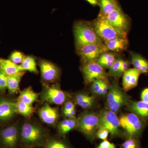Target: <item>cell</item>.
Returning <instances> with one entry per match:
<instances>
[{
    "instance_id": "cell-6",
    "label": "cell",
    "mask_w": 148,
    "mask_h": 148,
    "mask_svg": "<svg viewBox=\"0 0 148 148\" xmlns=\"http://www.w3.org/2000/svg\"><path fill=\"white\" fill-rule=\"evenodd\" d=\"M120 125L127 138H136L141 134L143 128L142 121L137 115L130 113L123 115L119 119Z\"/></svg>"
},
{
    "instance_id": "cell-37",
    "label": "cell",
    "mask_w": 148,
    "mask_h": 148,
    "mask_svg": "<svg viewBox=\"0 0 148 148\" xmlns=\"http://www.w3.org/2000/svg\"><path fill=\"white\" fill-rule=\"evenodd\" d=\"M97 148H116V146L111 143L107 140H103L101 142Z\"/></svg>"
},
{
    "instance_id": "cell-19",
    "label": "cell",
    "mask_w": 148,
    "mask_h": 148,
    "mask_svg": "<svg viewBox=\"0 0 148 148\" xmlns=\"http://www.w3.org/2000/svg\"><path fill=\"white\" fill-rule=\"evenodd\" d=\"M0 69L8 76L12 75L25 71L20 65L14 64L9 59L1 58Z\"/></svg>"
},
{
    "instance_id": "cell-16",
    "label": "cell",
    "mask_w": 148,
    "mask_h": 148,
    "mask_svg": "<svg viewBox=\"0 0 148 148\" xmlns=\"http://www.w3.org/2000/svg\"><path fill=\"white\" fill-rule=\"evenodd\" d=\"M140 73L137 69H128L123 75L122 85L125 92L129 91L138 85Z\"/></svg>"
},
{
    "instance_id": "cell-3",
    "label": "cell",
    "mask_w": 148,
    "mask_h": 148,
    "mask_svg": "<svg viewBox=\"0 0 148 148\" xmlns=\"http://www.w3.org/2000/svg\"><path fill=\"white\" fill-rule=\"evenodd\" d=\"M77 120V128L90 140H94L100 124V116L95 113L84 112Z\"/></svg>"
},
{
    "instance_id": "cell-32",
    "label": "cell",
    "mask_w": 148,
    "mask_h": 148,
    "mask_svg": "<svg viewBox=\"0 0 148 148\" xmlns=\"http://www.w3.org/2000/svg\"><path fill=\"white\" fill-rule=\"evenodd\" d=\"M8 75L0 69V92L3 93L7 89Z\"/></svg>"
},
{
    "instance_id": "cell-1",
    "label": "cell",
    "mask_w": 148,
    "mask_h": 148,
    "mask_svg": "<svg viewBox=\"0 0 148 148\" xmlns=\"http://www.w3.org/2000/svg\"><path fill=\"white\" fill-rule=\"evenodd\" d=\"M74 34L76 47L87 44H104L96 34L91 22H76L74 26Z\"/></svg>"
},
{
    "instance_id": "cell-17",
    "label": "cell",
    "mask_w": 148,
    "mask_h": 148,
    "mask_svg": "<svg viewBox=\"0 0 148 148\" xmlns=\"http://www.w3.org/2000/svg\"><path fill=\"white\" fill-rule=\"evenodd\" d=\"M103 42L108 51L116 53L125 50L129 45L127 37H117Z\"/></svg>"
},
{
    "instance_id": "cell-25",
    "label": "cell",
    "mask_w": 148,
    "mask_h": 148,
    "mask_svg": "<svg viewBox=\"0 0 148 148\" xmlns=\"http://www.w3.org/2000/svg\"><path fill=\"white\" fill-rule=\"evenodd\" d=\"M39 94L35 92L31 87H28L20 92L18 99L24 103L33 105L38 99Z\"/></svg>"
},
{
    "instance_id": "cell-15",
    "label": "cell",
    "mask_w": 148,
    "mask_h": 148,
    "mask_svg": "<svg viewBox=\"0 0 148 148\" xmlns=\"http://www.w3.org/2000/svg\"><path fill=\"white\" fill-rule=\"evenodd\" d=\"M16 114V102L8 98H0V121H8Z\"/></svg>"
},
{
    "instance_id": "cell-13",
    "label": "cell",
    "mask_w": 148,
    "mask_h": 148,
    "mask_svg": "<svg viewBox=\"0 0 148 148\" xmlns=\"http://www.w3.org/2000/svg\"><path fill=\"white\" fill-rule=\"evenodd\" d=\"M39 67L42 79L47 82H53L60 76V72L57 66L49 61L42 60L40 61Z\"/></svg>"
},
{
    "instance_id": "cell-24",
    "label": "cell",
    "mask_w": 148,
    "mask_h": 148,
    "mask_svg": "<svg viewBox=\"0 0 148 148\" xmlns=\"http://www.w3.org/2000/svg\"><path fill=\"white\" fill-rule=\"evenodd\" d=\"M77 120L76 118L66 119L59 123L58 132L61 136H66L69 132L77 128Z\"/></svg>"
},
{
    "instance_id": "cell-41",
    "label": "cell",
    "mask_w": 148,
    "mask_h": 148,
    "mask_svg": "<svg viewBox=\"0 0 148 148\" xmlns=\"http://www.w3.org/2000/svg\"><path fill=\"white\" fill-rule=\"evenodd\" d=\"M85 1L92 6H99L98 0H85Z\"/></svg>"
},
{
    "instance_id": "cell-36",
    "label": "cell",
    "mask_w": 148,
    "mask_h": 148,
    "mask_svg": "<svg viewBox=\"0 0 148 148\" xmlns=\"http://www.w3.org/2000/svg\"><path fill=\"white\" fill-rule=\"evenodd\" d=\"M89 96V95L85 93H78L76 95L75 98L76 103L78 106H79L82 102L84 101Z\"/></svg>"
},
{
    "instance_id": "cell-30",
    "label": "cell",
    "mask_w": 148,
    "mask_h": 148,
    "mask_svg": "<svg viewBox=\"0 0 148 148\" xmlns=\"http://www.w3.org/2000/svg\"><path fill=\"white\" fill-rule=\"evenodd\" d=\"M25 56L21 52L14 51L12 53L9 57V60L15 64H21L24 60Z\"/></svg>"
},
{
    "instance_id": "cell-4",
    "label": "cell",
    "mask_w": 148,
    "mask_h": 148,
    "mask_svg": "<svg viewBox=\"0 0 148 148\" xmlns=\"http://www.w3.org/2000/svg\"><path fill=\"white\" fill-rule=\"evenodd\" d=\"M129 97L116 81L110 86L107 95V105L109 110L116 114L129 103Z\"/></svg>"
},
{
    "instance_id": "cell-11",
    "label": "cell",
    "mask_w": 148,
    "mask_h": 148,
    "mask_svg": "<svg viewBox=\"0 0 148 148\" xmlns=\"http://www.w3.org/2000/svg\"><path fill=\"white\" fill-rule=\"evenodd\" d=\"M104 17L117 30L126 34L128 33L130 26V18L123 12L120 5Z\"/></svg>"
},
{
    "instance_id": "cell-35",
    "label": "cell",
    "mask_w": 148,
    "mask_h": 148,
    "mask_svg": "<svg viewBox=\"0 0 148 148\" xmlns=\"http://www.w3.org/2000/svg\"><path fill=\"white\" fill-rule=\"evenodd\" d=\"M103 82L104 81L101 80H97L92 83L91 88L93 93L98 95V92L103 84Z\"/></svg>"
},
{
    "instance_id": "cell-38",
    "label": "cell",
    "mask_w": 148,
    "mask_h": 148,
    "mask_svg": "<svg viewBox=\"0 0 148 148\" xmlns=\"http://www.w3.org/2000/svg\"><path fill=\"white\" fill-rule=\"evenodd\" d=\"M130 65L129 62L127 61H124L123 60L122 62L121 66L119 70V76L120 77L122 75H123L125 72L128 69Z\"/></svg>"
},
{
    "instance_id": "cell-31",
    "label": "cell",
    "mask_w": 148,
    "mask_h": 148,
    "mask_svg": "<svg viewBox=\"0 0 148 148\" xmlns=\"http://www.w3.org/2000/svg\"><path fill=\"white\" fill-rule=\"evenodd\" d=\"M122 148H140L139 143L136 138H129L121 145Z\"/></svg>"
},
{
    "instance_id": "cell-28",
    "label": "cell",
    "mask_w": 148,
    "mask_h": 148,
    "mask_svg": "<svg viewBox=\"0 0 148 148\" xmlns=\"http://www.w3.org/2000/svg\"><path fill=\"white\" fill-rule=\"evenodd\" d=\"M123 59L118 58L114 62L112 66H111L109 70L108 75L116 79L119 78V70Z\"/></svg>"
},
{
    "instance_id": "cell-8",
    "label": "cell",
    "mask_w": 148,
    "mask_h": 148,
    "mask_svg": "<svg viewBox=\"0 0 148 148\" xmlns=\"http://www.w3.org/2000/svg\"><path fill=\"white\" fill-rule=\"evenodd\" d=\"M68 96L57 85L49 86L43 85V89L40 94L41 101L49 104L61 105L67 101Z\"/></svg>"
},
{
    "instance_id": "cell-18",
    "label": "cell",
    "mask_w": 148,
    "mask_h": 148,
    "mask_svg": "<svg viewBox=\"0 0 148 148\" xmlns=\"http://www.w3.org/2000/svg\"><path fill=\"white\" fill-rule=\"evenodd\" d=\"M127 109L140 118L148 119V103L142 101L131 102L128 104Z\"/></svg>"
},
{
    "instance_id": "cell-10",
    "label": "cell",
    "mask_w": 148,
    "mask_h": 148,
    "mask_svg": "<svg viewBox=\"0 0 148 148\" xmlns=\"http://www.w3.org/2000/svg\"><path fill=\"white\" fill-rule=\"evenodd\" d=\"M99 116V127H103L108 130L111 138L119 137L121 135L119 119L116 114L108 110L103 111Z\"/></svg>"
},
{
    "instance_id": "cell-29",
    "label": "cell",
    "mask_w": 148,
    "mask_h": 148,
    "mask_svg": "<svg viewBox=\"0 0 148 148\" xmlns=\"http://www.w3.org/2000/svg\"><path fill=\"white\" fill-rule=\"evenodd\" d=\"M44 148H71L69 145L60 140H51L46 143Z\"/></svg>"
},
{
    "instance_id": "cell-2",
    "label": "cell",
    "mask_w": 148,
    "mask_h": 148,
    "mask_svg": "<svg viewBox=\"0 0 148 148\" xmlns=\"http://www.w3.org/2000/svg\"><path fill=\"white\" fill-rule=\"evenodd\" d=\"M22 143L27 146H35L42 144L46 138L44 130L36 125L25 123L20 130Z\"/></svg>"
},
{
    "instance_id": "cell-33",
    "label": "cell",
    "mask_w": 148,
    "mask_h": 148,
    "mask_svg": "<svg viewBox=\"0 0 148 148\" xmlns=\"http://www.w3.org/2000/svg\"><path fill=\"white\" fill-rule=\"evenodd\" d=\"M110 134L108 130L103 128V127H99L96 133V136L98 139L101 140H106L108 137L109 134Z\"/></svg>"
},
{
    "instance_id": "cell-7",
    "label": "cell",
    "mask_w": 148,
    "mask_h": 148,
    "mask_svg": "<svg viewBox=\"0 0 148 148\" xmlns=\"http://www.w3.org/2000/svg\"><path fill=\"white\" fill-rule=\"evenodd\" d=\"M81 70L85 82L87 84L97 80L109 82L108 74L97 61L83 64Z\"/></svg>"
},
{
    "instance_id": "cell-12",
    "label": "cell",
    "mask_w": 148,
    "mask_h": 148,
    "mask_svg": "<svg viewBox=\"0 0 148 148\" xmlns=\"http://www.w3.org/2000/svg\"><path fill=\"white\" fill-rule=\"evenodd\" d=\"M20 136L19 126L16 123L0 130V142L5 148H16Z\"/></svg>"
},
{
    "instance_id": "cell-42",
    "label": "cell",
    "mask_w": 148,
    "mask_h": 148,
    "mask_svg": "<svg viewBox=\"0 0 148 148\" xmlns=\"http://www.w3.org/2000/svg\"><path fill=\"white\" fill-rule=\"evenodd\" d=\"M63 112L64 115L65 117H66V119L75 118H74L72 116L70 111H65V112Z\"/></svg>"
},
{
    "instance_id": "cell-40",
    "label": "cell",
    "mask_w": 148,
    "mask_h": 148,
    "mask_svg": "<svg viewBox=\"0 0 148 148\" xmlns=\"http://www.w3.org/2000/svg\"><path fill=\"white\" fill-rule=\"evenodd\" d=\"M141 98L142 101L148 103V88H145L141 93Z\"/></svg>"
},
{
    "instance_id": "cell-26",
    "label": "cell",
    "mask_w": 148,
    "mask_h": 148,
    "mask_svg": "<svg viewBox=\"0 0 148 148\" xmlns=\"http://www.w3.org/2000/svg\"><path fill=\"white\" fill-rule=\"evenodd\" d=\"M16 113L25 117L32 116L35 111L33 105H29L17 99L16 101Z\"/></svg>"
},
{
    "instance_id": "cell-43",
    "label": "cell",
    "mask_w": 148,
    "mask_h": 148,
    "mask_svg": "<svg viewBox=\"0 0 148 148\" xmlns=\"http://www.w3.org/2000/svg\"><path fill=\"white\" fill-rule=\"evenodd\" d=\"M70 112H71V113L73 117L74 118H75L76 112L75 110V108L71 110Z\"/></svg>"
},
{
    "instance_id": "cell-14",
    "label": "cell",
    "mask_w": 148,
    "mask_h": 148,
    "mask_svg": "<svg viewBox=\"0 0 148 148\" xmlns=\"http://www.w3.org/2000/svg\"><path fill=\"white\" fill-rule=\"evenodd\" d=\"M38 114L43 122L50 125L56 123L59 116L58 109L51 107L47 103H45L44 105L39 110Z\"/></svg>"
},
{
    "instance_id": "cell-20",
    "label": "cell",
    "mask_w": 148,
    "mask_h": 148,
    "mask_svg": "<svg viewBox=\"0 0 148 148\" xmlns=\"http://www.w3.org/2000/svg\"><path fill=\"white\" fill-rule=\"evenodd\" d=\"M130 54L131 62L134 68L141 73H148V60L139 53L131 51Z\"/></svg>"
},
{
    "instance_id": "cell-23",
    "label": "cell",
    "mask_w": 148,
    "mask_h": 148,
    "mask_svg": "<svg viewBox=\"0 0 148 148\" xmlns=\"http://www.w3.org/2000/svg\"><path fill=\"white\" fill-rule=\"evenodd\" d=\"M117 56L116 52L106 51L100 56L97 62L104 69H110L118 58Z\"/></svg>"
},
{
    "instance_id": "cell-9",
    "label": "cell",
    "mask_w": 148,
    "mask_h": 148,
    "mask_svg": "<svg viewBox=\"0 0 148 148\" xmlns=\"http://www.w3.org/2000/svg\"><path fill=\"white\" fill-rule=\"evenodd\" d=\"M77 49L83 64L97 61L102 53L108 51L104 44H87L77 47Z\"/></svg>"
},
{
    "instance_id": "cell-27",
    "label": "cell",
    "mask_w": 148,
    "mask_h": 148,
    "mask_svg": "<svg viewBox=\"0 0 148 148\" xmlns=\"http://www.w3.org/2000/svg\"><path fill=\"white\" fill-rule=\"evenodd\" d=\"M20 65L25 71H29L34 73H38L36 62L35 58L32 56H25Z\"/></svg>"
},
{
    "instance_id": "cell-21",
    "label": "cell",
    "mask_w": 148,
    "mask_h": 148,
    "mask_svg": "<svg viewBox=\"0 0 148 148\" xmlns=\"http://www.w3.org/2000/svg\"><path fill=\"white\" fill-rule=\"evenodd\" d=\"M100 10L98 16L105 17L120 5L117 0H98Z\"/></svg>"
},
{
    "instance_id": "cell-39",
    "label": "cell",
    "mask_w": 148,
    "mask_h": 148,
    "mask_svg": "<svg viewBox=\"0 0 148 148\" xmlns=\"http://www.w3.org/2000/svg\"><path fill=\"white\" fill-rule=\"evenodd\" d=\"M64 104L63 112L71 111L72 109L75 108V105L73 102H71V101L65 102Z\"/></svg>"
},
{
    "instance_id": "cell-22",
    "label": "cell",
    "mask_w": 148,
    "mask_h": 148,
    "mask_svg": "<svg viewBox=\"0 0 148 148\" xmlns=\"http://www.w3.org/2000/svg\"><path fill=\"white\" fill-rule=\"evenodd\" d=\"M24 72H22L12 75L8 76L7 89L10 94L17 93L19 90V84Z\"/></svg>"
},
{
    "instance_id": "cell-34",
    "label": "cell",
    "mask_w": 148,
    "mask_h": 148,
    "mask_svg": "<svg viewBox=\"0 0 148 148\" xmlns=\"http://www.w3.org/2000/svg\"><path fill=\"white\" fill-rule=\"evenodd\" d=\"M94 100V97L89 95L84 101L82 102L79 106L84 109L89 108L92 107V105H93Z\"/></svg>"
},
{
    "instance_id": "cell-5",
    "label": "cell",
    "mask_w": 148,
    "mask_h": 148,
    "mask_svg": "<svg viewBox=\"0 0 148 148\" xmlns=\"http://www.w3.org/2000/svg\"><path fill=\"white\" fill-rule=\"evenodd\" d=\"M91 23L96 34L103 42L117 37H127V34L115 28L103 16H98Z\"/></svg>"
}]
</instances>
